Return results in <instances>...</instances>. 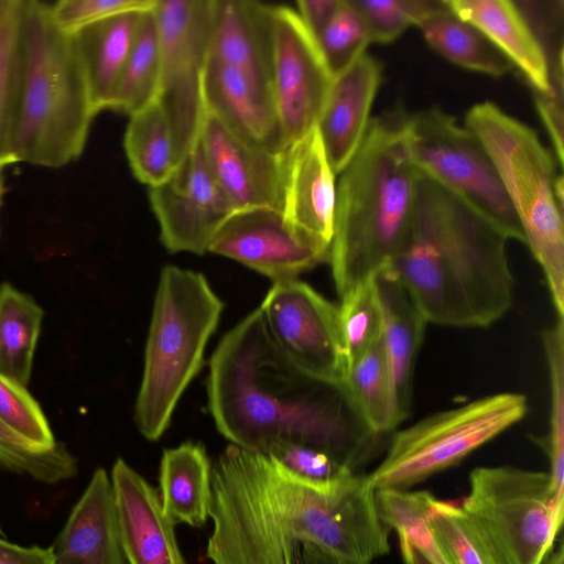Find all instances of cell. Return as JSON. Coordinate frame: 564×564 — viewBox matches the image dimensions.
<instances>
[{
  "mask_svg": "<svg viewBox=\"0 0 564 564\" xmlns=\"http://www.w3.org/2000/svg\"><path fill=\"white\" fill-rule=\"evenodd\" d=\"M527 412L524 394L500 392L430 414L394 433L369 480L376 491L408 489L457 465Z\"/></svg>",
  "mask_w": 564,
  "mask_h": 564,
  "instance_id": "cell-9",
  "label": "cell"
},
{
  "mask_svg": "<svg viewBox=\"0 0 564 564\" xmlns=\"http://www.w3.org/2000/svg\"><path fill=\"white\" fill-rule=\"evenodd\" d=\"M344 389L356 414L373 434L382 436L399 426L382 338L350 364Z\"/></svg>",
  "mask_w": 564,
  "mask_h": 564,
  "instance_id": "cell-29",
  "label": "cell"
},
{
  "mask_svg": "<svg viewBox=\"0 0 564 564\" xmlns=\"http://www.w3.org/2000/svg\"><path fill=\"white\" fill-rule=\"evenodd\" d=\"M371 43H390L408 28L444 10L446 0H349Z\"/></svg>",
  "mask_w": 564,
  "mask_h": 564,
  "instance_id": "cell-37",
  "label": "cell"
},
{
  "mask_svg": "<svg viewBox=\"0 0 564 564\" xmlns=\"http://www.w3.org/2000/svg\"><path fill=\"white\" fill-rule=\"evenodd\" d=\"M429 523L447 564H487L458 503L435 498Z\"/></svg>",
  "mask_w": 564,
  "mask_h": 564,
  "instance_id": "cell-40",
  "label": "cell"
},
{
  "mask_svg": "<svg viewBox=\"0 0 564 564\" xmlns=\"http://www.w3.org/2000/svg\"><path fill=\"white\" fill-rule=\"evenodd\" d=\"M259 310L282 355L305 373L344 387L349 358L338 306L297 280L273 283Z\"/></svg>",
  "mask_w": 564,
  "mask_h": 564,
  "instance_id": "cell-12",
  "label": "cell"
},
{
  "mask_svg": "<svg viewBox=\"0 0 564 564\" xmlns=\"http://www.w3.org/2000/svg\"><path fill=\"white\" fill-rule=\"evenodd\" d=\"M340 0H299L296 13L315 39L327 25Z\"/></svg>",
  "mask_w": 564,
  "mask_h": 564,
  "instance_id": "cell-43",
  "label": "cell"
},
{
  "mask_svg": "<svg viewBox=\"0 0 564 564\" xmlns=\"http://www.w3.org/2000/svg\"><path fill=\"white\" fill-rule=\"evenodd\" d=\"M1 531V530H0Z\"/></svg>",
  "mask_w": 564,
  "mask_h": 564,
  "instance_id": "cell-49",
  "label": "cell"
},
{
  "mask_svg": "<svg viewBox=\"0 0 564 564\" xmlns=\"http://www.w3.org/2000/svg\"><path fill=\"white\" fill-rule=\"evenodd\" d=\"M381 74L380 63L366 52L334 77L316 129L336 175L345 169L364 139Z\"/></svg>",
  "mask_w": 564,
  "mask_h": 564,
  "instance_id": "cell-19",
  "label": "cell"
},
{
  "mask_svg": "<svg viewBox=\"0 0 564 564\" xmlns=\"http://www.w3.org/2000/svg\"><path fill=\"white\" fill-rule=\"evenodd\" d=\"M550 379V431L541 446L550 460L553 505L564 513V317L542 333Z\"/></svg>",
  "mask_w": 564,
  "mask_h": 564,
  "instance_id": "cell-32",
  "label": "cell"
},
{
  "mask_svg": "<svg viewBox=\"0 0 564 564\" xmlns=\"http://www.w3.org/2000/svg\"><path fill=\"white\" fill-rule=\"evenodd\" d=\"M21 51L13 163L62 167L83 153L97 111L74 36L55 25L48 2L22 0Z\"/></svg>",
  "mask_w": 564,
  "mask_h": 564,
  "instance_id": "cell-5",
  "label": "cell"
},
{
  "mask_svg": "<svg viewBox=\"0 0 564 564\" xmlns=\"http://www.w3.org/2000/svg\"><path fill=\"white\" fill-rule=\"evenodd\" d=\"M336 176L316 128L284 150L281 213L295 229L328 248L334 231Z\"/></svg>",
  "mask_w": 564,
  "mask_h": 564,
  "instance_id": "cell-17",
  "label": "cell"
},
{
  "mask_svg": "<svg viewBox=\"0 0 564 564\" xmlns=\"http://www.w3.org/2000/svg\"><path fill=\"white\" fill-rule=\"evenodd\" d=\"M564 552H563V542H561L557 549L550 553L545 560V564H563Z\"/></svg>",
  "mask_w": 564,
  "mask_h": 564,
  "instance_id": "cell-46",
  "label": "cell"
},
{
  "mask_svg": "<svg viewBox=\"0 0 564 564\" xmlns=\"http://www.w3.org/2000/svg\"><path fill=\"white\" fill-rule=\"evenodd\" d=\"M206 113L251 144L286 149L271 96L238 70L208 58L203 84Z\"/></svg>",
  "mask_w": 564,
  "mask_h": 564,
  "instance_id": "cell-20",
  "label": "cell"
},
{
  "mask_svg": "<svg viewBox=\"0 0 564 564\" xmlns=\"http://www.w3.org/2000/svg\"><path fill=\"white\" fill-rule=\"evenodd\" d=\"M161 43L156 101L178 163L199 142L207 113L203 84L208 61L213 0H154Z\"/></svg>",
  "mask_w": 564,
  "mask_h": 564,
  "instance_id": "cell-11",
  "label": "cell"
},
{
  "mask_svg": "<svg viewBox=\"0 0 564 564\" xmlns=\"http://www.w3.org/2000/svg\"><path fill=\"white\" fill-rule=\"evenodd\" d=\"M208 58L232 67L271 96L269 4L213 0Z\"/></svg>",
  "mask_w": 564,
  "mask_h": 564,
  "instance_id": "cell-22",
  "label": "cell"
},
{
  "mask_svg": "<svg viewBox=\"0 0 564 564\" xmlns=\"http://www.w3.org/2000/svg\"><path fill=\"white\" fill-rule=\"evenodd\" d=\"M508 241L476 208L419 172L410 229L387 268L427 323L485 328L512 306Z\"/></svg>",
  "mask_w": 564,
  "mask_h": 564,
  "instance_id": "cell-3",
  "label": "cell"
},
{
  "mask_svg": "<svg viewBox=\"0 0 564 564\" xmlns=\"http://www.w3.org/2000/svg\"><path fill=\"white\" fill-rule=\"evenodd\" d=\"M123 148L139 182L153 187L170 177L177 164L174 142L156 100L129 116Z\"/></svg>",
  "mask_w": 564,
  "mask_h": 564,
  "instance_id": "cell-30",
  "label": "cell"
},
{
  "mask_svg": "<svg viewBox=\"0 0 564 564\" xmlns=\"http://www.w3.org/2000/svg\"><path fill=\"white\" fill-rule=\"evenodd\" d=\"M120 540L129 564H187L159 491L122 458L111 470Z\"/></svg>",
  "mask_w": 564,
  "mask_h": 564,
  "instance_id": "cell-18",
  "label": "cell"
},
{
  "mask_svg": "<svg viewBox=\"0 0 564 564\" xmlns=\"http://www.w3.org/2000/svg\"><path fill=\"white\" fill-rule=\"evenodd\" d=\"M268 454L292 471L315 482L339 481L359 473L335 456L311 446L283 444L272 448Z\"/></svg>",
  "mask_w": 564,
  "mask_h": 564,
  "instance_id": "cell-41",
  "label": "cell"
},
{
  "mask_svg": "<svg viewBox=\"0 0 564 564\" xmlns=\"http://www.w3.org/2000/svg\"><path fill=\"white\" fill-rule=\"evenodd\" d=\"M406 119L402 108L371 118L338 174L328 261L339 297L390 265L408 236L419 171L406 143Z\"/></svg>",
  "mask_w": 564,
  "mask_h": 564,
  "instance_id": "cell-4",
  "label": "cell"
},
{
  "mask_svg": "<svg viewBox=\"0 0 564 564\" xmlns=\"http://www.w3.org/2000/svg\"><path fill=\"white\" fill-rule=\"evenodd\" d=\"M22 0H3L0 14V169L12 164L11 144L21 84Z\"/></svg>",
  "mask_w": 564,
  "mask_h": 564,
  "instance_id": "cell-33",
  "label": "cell"
},
{
  "mask_svg": "<svg viewBox=\"0 0 564 564\" xmlns=\"http://www.w3.org/2000/svg\"><path fill=\"white\" fill-rule=\"evenodd\" d=\"M55 564H127L111 479L97 468L51 545Z\"/></svg>",
  "mask_w": 564,
  "mask_h": 564,
  "instance_id": "cell-21",
  "label": "cell"
},
{
  "mask_svg": "<svg viewBox=\"0 0 564 564\" xmlns=\"http://www.w3.org/2000/svg\"><path fill=\"white\" fill-rule=\"evenodd\" d=\"M492 160L541 267L557 317H564V183L536 132L491 101L474 105L465 124Z\"/></svg>",
  "mask_w": 564,
  "mask_h": 564,
  "instance_id": "cell-6",
  "label": "cell"
},
{
  "mask_svg": "<svg viewBox=\"0 0 564 564\" xmlns=\"http://www.w3.org/2000/svg\"><path fill=\"white\" fill-rule=\"evenodd\" d=\"M3 193H4V178L2 175V169H0V206H1Z\"/></svg>",
  "mask_w": 564,
  "mask_h": 564,
  "instance_id": "cell-47",
  "label": "cell"
},
{
  "mask_svg": "<svg viewBox=\"0 0 564 564\" xmlns=\"http://www.w3.org/2000/svg\"><path fill=\"white\" fill-rule=\"evenodd\" d=\"M159 496L165 514L176 523L202 527L209 512L212 464L205 447L186 442L163 452Z\"/></svg>",
  "mask_w": 564,
  "mask_h": 564,
  "instance_id": "cell-26",
  "label": "cell"
},
{
  "mask_svg": "<svg viewBox=\"0 0 564 564\" xmlns=\"http://www.w3.org/2000/svg\"><path fill=\"white\" fill-rule=\"evenodd\" d=\"M207 394L217 430L247 451L268 454L283 444L305 445L358 471L381 437L358 417L344 387L305 373L282 355L259 307L213 352Z\"/></svg>",
  "mask_w": 564,
  "mask_h": 564,
  "instance_id": "cell-2",
  "label": "cell"
},
{
  "mask_svg": "<svg viewBox=\"0 0 564 564\" xmlns=\"http://www.w3.org/2000/svg\"><path fill=\"white\" fill-rule=\"evenodd\" d=\"M376 280L383 312L382 341L392 380L397 421L401 424L411 411L414 366L427 321L388 268L380 270Z\"/></svg>",
  "mask_w": 564,
  "mask_h": 564,
  "instance_id": "cell-23",
  "label": "cell"
},
{
  "mask_svg": "<svg viewBox=\"0 0 564 564\" xmlns=\"http://www.w3.org/2000/svg\"><path fill=\"white\" fill-rule=\"evenodd\" d=\"M160 240L170 252L203 254L225 221L236 212L217 183L198 144L163 183L149 187Z\"/></svg>",
  "mask_w": 564,
  "mask_h": 564,
  "instance_id": "cell-14",
  "label": "cell"
},
{
  "mask_svg": "<svg viewBox=\"0 0 564 564\" xmlns=\"http://www.w3.org/2000/svg\"><path fill=\"white\" fill-rule=\"evenodd\" d=\"M44 312L9 282L0 285V372L29 383Z\"/></svg>",
  "mask_w": 564,
  "mask_h": 564,
  "instance_id": "cell-28",
  "label": "cell"
},
{
  "mask_svg": "<svg viewBox=\"0 0 564 564\" xmlns=\"http://www.w3.org/2000/svg\"><path fill=\"white\" fill-rule=\"evenodd\" d=\"M199 143L217 183L236 212L258 207L281 212L284 151L275 152L246 142L208 115Z\"/></svg>",
  "mask_w": 564,
  "mask_h": 564,
  "instance_id": "cell-16",
  "label": "cell"
},
{
  "mask_svg": "<svg viewBox=\"0 0 564 564\" xmlns=\"http://www.w3.org/2000/svg\"><path fill=\"white\" fill-rule=\"evenodd\" d=\"M0 420L36 447L51 448L58 443L44 412L26 387L1 372Z\"/></svg>",
  "mask_w": 564,
  "mask_h": 564,
  "instance_id": "cell-39",
  "label": "cell"
},
{
  "mask_svg": "<svg viewBox=\"0 0 564 564\" xmlns=\"http://www.w3.org/2000/svg\"><path fill=\"white\" fill-rule=\"evenodd\" d=\"M147 9L120 12L72 33L97 113L109 109L141 14Z\"/></svg>",
  "mask_w": 564,
  "mask_h": 564,
  "instance_id": "cell-25",
  "label": "cell"
},
{
  "mask_svg": "<svg viewBox=\"0 0 564 564\" xmlns=\"http://www.w3.org/2000/svg\"><path fill=\"white\" fill-rule=\"evenodd\" d=\"M376 499L380 518L390 530L404 534L432 564H447L429 523L435 499L430 491L381 489Z\"/></svg>",
  "mask_w": 564,
  "mask_h": 564,
  "instance_id": "cell-34",
  "label": "cell"
},
{
  "mask_svg": "<svg viewBox=\"0 0 564 564\" xmlns=\"http://www.w3.org/2000/svg\"><path fill=\"white\" fill-rule=\"evenodd\" d=\"M0 465L39 481L55 485L77 473V460L63 443L40 448L0 420Z\"/></svg>",
  "mask_w": 564,
  "mask_h": 564,
  "instance_id": "cell-35",
  "label": "cell"
},
{
  "mask_svg": "<svg viewBox=\"0 0 564 564\" xmlns=\"http://www.w3.org/2000/svg\"><path fill=\"white\" fill-rule=\"evenodd\" d=\"M406 143L416 170L476 208L509 240L525 243L521 224L479 139L438 107L408 113Z\"/></svg>",
  "mask_w": 564,
  "mask_h": 564,
  "instance_id": "cell-10",
  "label": "cell"
},
{
  "mask_svg": "<svg viewBox=\"0 0 564 564\" xmlns=\"http://www.w3.org/2000/svg\"><path fill=\"white\" fill-rule=\"evenodd\" d=\"M208 252L238 261L275 283L328 261L329 248L291 226L280 210L258 207L235 212Z\"/></svg>",
  "mask_w": 564,
  "mask_h": 564,
  "instance_id": "cell-15",
  "label": "cell"
},
{
  "mask_svg": "<svg viewBox=\"0 0 564 564\" xmlns=\"http://www.w3.org/2000/svg\"><path fill=\"white\" fill-rule=\"evenodd\" d=\"M0 564H55L52 547L20 546L0 539Z\"/></svg>",
  "mask_w": 564,
  "mask_h": 564,
  "instance_id": "cell-44",
  "label": "cell"
},
{
  "mask_svg": "<svg viewBox=\"0 0 564 564\" xmlns=\"http://www.w3.org/2000/svg\"><path fill=\"white\" fill-rule=\"evenodd\" d=\"M270 94L285 147L317 126L334 77L295 9L269 4Z\"/></svg>",
  "mask_w": 564,
  "mask_h": 564,
  "instance_id": "cell-13",
  "label": "cell"
},
{
  "mask_svg": "<svg viewBox=\"0 0 564 564\" xmlns=\"http://www.w3.org/2000/svg\"><path fill=\"white\" fill-rule=\"evenodd\" d=\"M154 0H59L48 2L51 19L61 30L73 33L110 15L145 9Z\"/></svg>",
  "mask_w": 564,
  "mask_h": 564,
  "instance_id": "cell-42",
  "label": "cell"
},
{
  "mask_svg": "<svg viewBox=\"0 0 564 564\" xmlns=\"http://www.w3.org/2000/svg\"><path fill=\"white\" fill-rule=\"evenodd\" d=\"M447 3L457 15L489 37L523 74L534 94H549L546 56L516 1L447 0Z\"/></svg>",
  "mask_w": 564,
  "mask_h": 564,
  "instance_id": "cell-24",
  "label": "cell"
},
{
  "mask_svg": "<svg viewBox=\"0 0 564 564\" xmlns=\"http://www.w3.org/2000/svg\"><path fill=\"white\" fill-rule=\"evenodd\" d=\"M315 41L333 77L351 66L371 44L349 0H340L334 15Z\"/></svg>",
  "mask_w": 564,
  "mask_h": 564,
  "instance_id": "cell-38",
  "label": "cell"
},
{
  "mask_svg": "<svg viewBox=\"0 0 564 564\" xmlns=\"http://www.w3.org/2000/svg\"><path fill=\"white\" fill-rule=\"evenodd\" d=\"M153 6L141 14L134 41L109 106V109L128 116L153 102L158 96L161 43Z\"/></svg>",
  "mask_w": 564,
  "mask_h": 564,
  "instance_id": "cell-31",
  "label": "cell"
},
{
  "mask_svg": "<svg viewBox=\"0 0 564 564\" xmlns=\"http://www.w3.org/2000/svg\"><path fill=\"white\" fill-rule=\"evenodd\" d=\"M376 275L360 281L340 296L338 310L349 366L382 338L383 312Z\"/></svg>",
  "mask_w": 564,
  "mask_h": 564,
  "instance_id": "cell-36",
  "label": "cell"
},
{
  "mask_svg": "<svg viewBox=\"0 0 564 564\" xmlns=\"http://www.w3.org/2000/svg\"><path fill=\"white\" fill-rule=\"evenodd\" d=\"M208 518L213 564H297L304 545L341 564H372L390 552L368 474L315 482L232 444L212 465Z\"/></svg>",
  "mask_w": 564,
  "mask_h": 564,
  "instance_id": "cell-1",
  "label": "cell"
},
{
  "mask_svg": "<svg viewBox=\"0 0 564 564\" xmlns=\"http://www.w3.org/2000/svg\"><path fill=\"white\" fill-rule=\"evenodd\" d=\"M417 28L434 51L458 66L496 77L516 69L482 31L457 15L448 3Z\"/></svg>",
  "mask_w": 564,
  "mask_h": 564,
  "instance_id": "cell-27",
  "label": "cell"
},
{
  "mask_svg": "<svg viewBox=\"0 0 564 564\" xmlns=\"http://www.w3.org/2000/svg\"><path fill=\"white\" fill-rule=\"evenodd\" d=\"M399 536L400 552L403 564H432L425 556L402 534Z\"/></svg>",
  "mask_w": 564,
  "mask_h": 564,
  "instance_id": "cell-45",
  "label": "cell"
},
{
  "mask_svg": "<svg viewBox=\"0 0 564 564\" xmlns=\"http://www.w3.org/2000/svg\"><path fill=\"white\" fill-rule=\"evenodd\" d=\"M2 3H3V0H0V14H1V10H2Z\"/></svg>",
  "mask_w": 564,
  "mask_h": 564,
  "instance_id": "cell-48",
  "label": "cell"
},
{
  "mask_svg": "<svg viewBox=\"0 0 564 564\" xmlns=\"http://www.w3.org/2000/svg\"><path fill=\"white\" fill-rule=\"evenodd\" d=\"M458 506L487 564H544L563 524L549 471L477 467Z\"/></svg>",
  "mask_w": 564,
  "mask_h": 564,
  "instance_id": "cell-8",
  "label": "cell"
},
{
  "mask_svg": "<svg viewBox=\"0 0 564 564\" xmlns=\"http://www.w3.org/2000/svg\"><path fill=\"white\" fill-rule=\"evenodd\" d=\"M224 303L199 272L162 269L145 344L135 423L149 441L167 430L174 410L200 370Z\"/></svg>",
  "mask_w": 564,
  "mask_h": 564,
  "instance_id": "cell-7",
  "label": "cell"
}]
</instances>
